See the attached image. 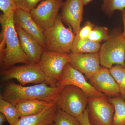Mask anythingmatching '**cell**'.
Here are the masks:
<instances>
[{"label": "cell", "mask_w": 125, "mask_h": 125, "mask_svg": "<svg viewBox=\"0 0 125 125\" xmlns=\"http://www.w3.org/2000/svg\"><path fill=\"white\" fill-rule=\"evenodd\" d=\"M14 14H2L0 16V63L2 71L19 63H31L21 45L14 23Z\"/></svg>", "instance_id": "6da1fadb"}, {"label": "cell", "mask_w": 125, "mask_h": 125, "mask_svg": "<svg viewBox=\"0 0 125 125\" xmlns=\"http://www.w3.org/2000/svg\"><path fill=\"white\" fill-rule=\"evenodd\" d=\"M63 87L53 88L45 83L26 87L12 81L5 85L0 97L15 105L21 102L31 100L54 103Z\"/></svg>", "instance_id": "7a4b0ae2"}, {"label": "cell", "mask_w": 125, "mask_h": 125, "mask_svg": "<svg viewBox=\"0 0 125 125\" xmlns=\"http://www.w3.org/2000/svg\"><path fill=\"white\" fill-rule=\"evenodd\" d=\"M66 28L58 13L54 24L44 31L46 50L61 53H71L75 34L72 28Z\"/></svg>", "instance_id": "3957f363"}, {"label": "cell", "mask_w": 125, "mask_h": 125, "mask_svg": "<svg viewBox=\"0 0 125 125\" xmlns=\"http://www.w3.org/2000/svg\"><path fill=\"white\" fill-rule=\"evenodd\" d=\"M88 99L87 94L79 88L66 85L58 93L54 103L63 111L77 118L87 108Z\"/></svg>", "instance_id": "277c9868"}, {"label": "cell", "mask_w": 125, "mask_h": 125, "mask_svg": "<svg viewBox=\"0 0 125 125\" xmlns=\"http://www.w3.org/2000/svg\"><path fill=\"white\" fill-rule=\"evenodd\" d=\"M69 54L44 50L37 64L45 74L46 83L50 87H57L64 68L69 63Z\"/></svg>", "instance_id": "5b68a950"}, {"label": "cell", "mask_w": 125, "mask_h": 125, "mask_svg": "<svg viewBox=\"0 0 125 125\" xmlns=\"http://www.w3.org/2000/svg\"><path fill=\"white\" fill-rule=\"evenodd\" d=\"M99 54L103 67L109 69L116 64L125 67V39L122 33L111 36L101 46Z\"/></svg>", "instance_id": "8992f818"}, {"label": "cell", "mask_w": 125, "mask_h": 125, "mask_svg": "<svg viewBox=\"0 0 125 125\" xmlns=\"http://www.w3.org/2000/svg\"><path fill=\"white\" fill-rule=\"evenodd\" d=\"M1 76L2 82L15 79L23 86L29 83L38 84L46 82L45 74L37 64L13 66L1 71Z\"/></svg>", "instance_id": "52a82bcc"}, {"label": "cell", "mask_w": 125, "mask_h": 125, "mask_svg": "<svg viewBox=\"0 0 125 125\" xmlns=\"http://www.w3.org/2000/svg\"><path fill=\"white\" fill-rule=\"evenodd\" d=\"M88 105L92 125H112L115 109L107 96L89 97Z\"/></svg>", "instance_id": "ba28073f"}, {"label": "cell", "mask_w": 125, "mask_h": 125, "mask_svg": "<svg viewBox=\"0 0 125 125\" xmlns=\"http://www.w3.org/2000/svg\"><path fill=\"white\" fill-rule=\"evenodd\" d=\"M63 2V0H44L30 13L34 21L45 31L54 24Z\"/></svg>", "instance_id": "9c48e42d"}, {"label": "cell", "mask_w": 125, "mask_h": 125, "mask_svg": "<svg viewBox=\"0 0 125 125\" xmlns=\"http://www.w3.org/2000/svg\"><path fill=\"white\" fill-rule=\"evenodd\" d=\"M69 85L79 88L87 94L89 97H101L105 95L96 90L87 81L83 73L68 63L64 68L56 87H62Z\"/></svg>", "instance_id": "30bf717a"}, {"label": "cell", "mask_w": 125, "mask_h": 125, "mask_svg": "<svg viewBox=\"0 0 125 125\" xmlns=\"http://www.w3.org/2000/svg\"><path fill=\"white\" fill-rule=\"evenodd\" d=\"M84 6L83 0H66L61 7L60 15L62 20L71 27L75 35L80 30Z\"/></svg>", "instance_id": "8fae6325"}, {"label": "cell", "mask_w": 125, "mask_h": 125, "mask_svg": "<svg viewBox=\"0 0 125 125\" xmlns=\"http://www.w3.org/2000/svg\"><path fill=\"white\" fill-rule=\"evenodd\" d=\"M69 63L89 79L100 69L99 52L69 54Z\"/></svg>", "instance_id": "7c38bea8"}, {"label": "cell", "mask_w": 125, "mask_h": 125, "mask_svg": "<svg viewBox=\"0 0 125 125\" xmlns=\"http://www.w3.org/2000/svg\"><path fill=\"white\" fill-rule=\"evenodd\" d=\"M89 79L90 84L98 92L113 97L121 96L119 87L109 69L101 67Z\"/></svg>", "instance_id": "4fadbf2b"}, {"label": "cell", "mask_w": 125, "mask_h": 125, "mask_svg": "<svg viewBox=\"0 0 125 125\" xmlns=\"http://www.w3.org/2000/svg\"><path fill=\"white\" fill-rule=\"evenodd\" d=\"M14 21L16 26L33 37L46 49L44 31L34 21L30 12L17 9L14 13Z\"/></svg>", "instance_id": "5bb4252c"}, {"label": "cell", "mask_w": 125, "mask_h": 125, "mask_svg": "<svg viewBox=\"0 0 125 125\" xmlns=\"http://www.w3.org/2000/svg\"><path fill=\"white\" fill-rule=\"evenodd\" d=\"M21 45L31 64H37L45 49L31 35L15 25Z\"/></svg>", "instance_id": "9a60e30c"}, {"label": "cell", "mask_w": 125, "mask_h": 125, "mask_svg": "<svg viewBox=\"0 0 125 125\" xmlns=\"http://www.w3.org/2000/svg\"><path fill=\"white\" fill-rule=\"evenodd\" d=\"M58 106L55 104L35 115L20 117L16 122L9 125H46L54 123Z\"/></svg>", "instance_id": "2e32d148"}, {"label": "cell", "mask_w": 125, "mask_h": 125, "mask_svg": "<svg viewBox=\"0 0 125 125\" xmlns=\"http://www.w3.org/2000/svg\"><path fill=\"white\" fill-rule=\"evenodd\" d=\"M54 104L43 100H31L21 102L15 106L21 117L38 114Z\"/></svg>", "instance_id": "e0dca14e"}, {"label": "cell", "mask_w": 125, "mask_h": 125, "mask_svg": "<svg viewBox=\"0 0 125 125\" xmlns=\"http://www.w3.org/2000/svg\"><path fill=\"white\" fill-rule=\"evenodd\" d=\"M100 43L94 42L89 39H81L75 35L72 45L71 53L85 54L98 52L101 48Z\"/></svg>", "instance_id": "ac0fdd59"}, {"label": "cell", "mask_w": 125, "mask_h": 125, "mask_svg": "<svg viewBox=\"0 0 125 125\" xmlns=\"http://www.w3.org/2000/svg\"><path fill=\"white\" fill-rule=\"evenodd\" d=\"M108 98L115 109L112 125H125V100L121 96Z\"/></svg>", "instance_id": "d6986e66"}, {"label": "cell", "mask_w": 125, "mask_h": 125, "mask_svg": "<svg viewBox=\"0 0 125 125\" xmlns=\"http://www.w3.org/2000/svg\"><path fill=\"white\" fill-rule=\"evenodd\" d=\"M0 112L5 115L10 125L15 123L20 118L15 105L0 97Z\"/></svg>", "instance_id": "ffe728a7"}, {"label": "cell", "mask_w": 125, "mask_h": 125, "mask_svg": "<svg viewBox=\"0 0 125 125\" xmlns=\"http://www.w3.org/2000/svg\"><path fill=\"white\" fill-rule=\"evenodd\" d=\"M109 71L118 85L121 97L125 100V67L116 65L109 69Z\"/></svg>", "instance_id": "44dd1931"}, {"label": "cell", "mask_w": 125, "mask_h": 125, "mask_svg": "<svg viewBox=\"0 0 125 125\" xmlns=\"http://www.w3.org/2000/svg\"><path fill=\"white\" fill-rule=\"evenodd\" d=\"M54 123L56 125H82L77 118L64 111L58 107Z\"/></svg>", "instance_id": "7402d4cb"}, {"label": "cell", "mask_w": 125, "mask_h": 125, "mask_svg": "<svg viewBox=\"0 0 125 125\" xmlns=\"http://www.w3.org/2000/svg\"><path fill=\"white\" fill-rule=\"evenodd\" d=\"M102 9L105 14L112 15L115 10L125 9V0H103Z\"/></svg>", "instance_id": "603a6c76"}, {"label": "cell", "mask_w": 125, "mask_h": 125, "mask_svg": "<svg viewBox=\"0 0 125 125\" xmlns=\"http://www.w3.org/2000/svg\"><path fill=\"white\" fill-rule=\"evenodd\" d=\"M108 28L104 26L94 27L90 34L88 39L94 42L100 43L106 41L110 38Z\"/></svg>", "instance_id": "cb8c5ba5"}, {"label": "cell", "mask_w": 125, "mask_h": 125, "mask_svg": "<svg viewBox=\"0 0 125 125\" xmlns=\"http://www.w3.org/2000/svg\"><path fill=\"white\" fill-rule=\"evenodd\" d=\"M44 0H15L17 9L30 12L39 2Z\"/></svg>", "instance_id": "d4e9b609"}, {"label": "cell", "mask_w": 125, "mask_h": 125, "mask_svg": "<svg viewBox=\"0 0 125 125\" xmlns=\"http://www.w3.org/2000/svg\"><path fill=\"white\" fill-rule=\"evenodd\" d=\"M0 9L4 14L9 15L18 9L15 0H0Z\"/></svg>", "instance_id": "484cf974"}, {"label": "cell", "mask_w": 125, "mask_h": 125, "mask_svg": "<svg viewBox=\"0 0 125 125\" xmlns=\"http://www.w3.org/2000/svg\"><path fill=\"white\" fill-rule=\"evenodd\" d=\"M95 27L94 24L89 21H87L84 25L81 28L79 33L76 35L81 39H88L91 32Z\"/></svg>", "instance_id": "4316f807"}, {"label": "cell", "mask_w": 125, "mask_h": 125, "mask_svg": "<svg viewBox=\"0 0 125 125\" xmlns=\"http://www.w3.org/2000/svg\"><path fill=\"white\" fill-rule=\"evenodd\" d=\"M77 118L82 125H92L90 121L89 110L88 108L85 109L83 114L77 117Z\"/></svg>", "instance_id": "83f0119b"}, {"label": "cell", "mask_w": 125, "mask_h": 125, "mask_svg": "<svg viewBox=\"0 0 125 125\" xmlns=\"http://www.w3.org/2000/svg\"><path fill=\"white\" fill-rule=\"evenodd\" d=\"M121 15L124 25V31L122 34L125 39V9L121 11Z\"/></svg>", "instance_id": "f1b7e54d"}, {"label": "cell", "mask_w": 125, "mask_h": 125, "mask_svg": "<svg viewBox=\"0 0 125 125\" xmlns=\"http://www.w3.org/2000/svg\"><path fill=\"white\" fill-rule=\"evenodd\" d=\"M7 121V118L4 114L0 113V125H2L4 122Z\"/></svg>", "instance_id": "f546056e"}, {"label": "cell", "mask_w": 125, "mask_h": 125, "mask_svg": "<svg viewBox=\"0 0 125 125\" xmlns=\"http://www.w3.org/2000/svg\"><path fill=\"white\" fill-rule=\"evenodd\" d=\"M93 0H83V3L84 6L86 5L89 4L90 2H91Z\"/></svg>", "instance_id": "4dcf8cb0"}, {"label": "cell", "mask_w": 125, "mask_h": 125, "mask_svg": "<svg viewBox=\"0 0 125 125\" xmlns=\"http://www.w3.org/2000/svg\"><path fill=\"white\" fill-rule=\"evenodd\" d=\"M56 125L55 124V123H51V124H48V125Z\"/></svg>", "instance_id": "1f68e13d"}]
</instances>
